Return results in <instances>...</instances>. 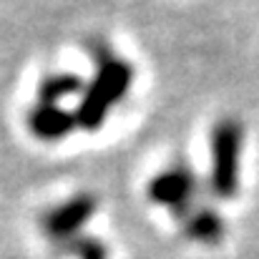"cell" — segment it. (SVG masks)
<instances>
[{
    "label": "cell",
    "instance_id": "obj_1",
    "mask_svg": "<svg viewBox=\"0 0 259 259\" xmlns=\"http://www.w3.org/2000/svg\"><path fill=\"white\" fill-rule=\"evenodd\" d=\"M131 83H134L131 63L111 56L108 48H103L98 53V71L93 81L88 83L86 93L81 98V106L76 111V123L86 131H98L108 111L128 93Z\"/></svg>",
    "mask_w": 259,
    "mask_h": 259
},
{
    "label": "cell",
    "instance_id": "obj_2",
    "mask_svg": "<svg viewBox=\"0 0 259 259\" xmlns=\"http://www.w3.org/2000/svg\"><path fill=\"white\" fill-rule=\"evenodd\" d=\"M242 136V123L237 118H222L211 128V191L219 199H232L239 189Z\"/></svg>",
    "mask_w": 259,
    "mask_h": 259
},
{
    "label": "cell",
    "instance_id": "obj_3",
    "mask_svg": "<svg viewBox=\"0 0 259 259\" xmlns=\"http://www.w3.org/2000/svg\"><path fill=\"white\" fill-rule=\"evenodd\" d=\"M194 191H196V176L186 166H171L149 181V199L159 206L171 209L176 219H184L194 209Z\"/></svg>",
    "mask_w": 259,
    "mask_h": 259
},
{
    "label": "cell",
    "instance_id": "obj_4",
    "mask_svg": "<svg viewBox=\"0 0 259 259\" xmlns=\"http://www.w3.org/2000/svg\"><path fill=\"white\" fill-rule=\"evenodd\" d=\"M96 196L93 194H78V196H71L68 201L48 209L40 219V227L43 232L56 239V242H68L76 237V232L86 224L88 219L96 214Z\"/></svg>",
    "mask_w": 259,
    "mask_h": 259
},
{
    "label": "cell",
    "instance_id": "obj_5",
    "mask_svg": "<svg viewBox=\"0 0 259 259\" xmlns=\"http://www.w3.org/2000/svg\"><path fill=\"white\" fill-rule=\"evenodd\" d=\"M76 126H78L76 123V113H71V111H66L61 106L38 103L28 113V128L40 141H58V139L68 136Z\"/></svg>",
    "mask_w": 259,
    "mask_h": 259
},
{
    "label": "cell",
    "instance_id": "obj_6",
    "mask_svg": "<svg viewBox=\"0 0 259 259\" xmlns=\"http://www.w3.org/2000/svg\"><path fill=\"white\" fill-rule=\"evenodd\" d=\"M181 229L191 242H199V244H219L227 234L224 219L214 209H206V206H194L181 219Z\"/></svg>",
    "mask_w": 259,
    "mask_h": 259
},
{
    "label": "cell",
    "instance_id": "obj_7",
    "mask_svg": "<svg viewBox=\"0 0 259 259\" xmlns=\"http://www.w3.org/2000/svg\"><path fill=\"white\" fill-rule=\"evenodd\" d=\"M78 91H83V78L76 73H51L40 81L38 86V103H51L58 106V101L76 96Z\"/></svg>",
    "mask_w": 259,
    "mask_h": 259
},
{
    "label": "cell",
    "instance_id": "obj_8",
    "mask_svg": "<svg viewBox=\"0 0 259 259\" xmlns=\"http://www.w3.org/2000/svg\"><path fill=\"white\" fill-rule=\"evenodd\" d=\"M63 247L78 259H108V247L96 237H73L63 242Z\"/></svg>",
    "mask_w": 259,
    "mask_h": 259
}]
</instances>
